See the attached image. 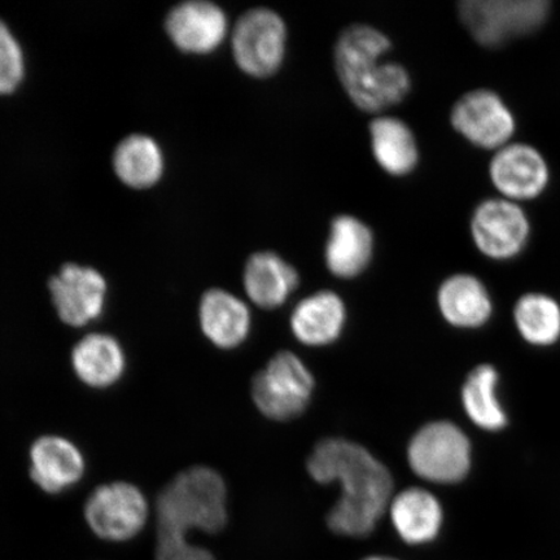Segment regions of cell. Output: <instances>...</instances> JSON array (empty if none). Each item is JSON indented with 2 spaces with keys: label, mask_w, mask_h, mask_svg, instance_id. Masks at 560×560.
I'll list each match as a JSON object with an SVG mask.
<instances>
[{
  "label": "cell",
  "mask_w": 560,
  "mask_h": 560,
  "mask_svg": "<svg viewBox=\"0 0 560 560\" xmlns=\"http://www.w3.org/2000/svg\"><path fill=\"white\" fill-rule=\"evenodd\" d=\"M438 304L445 320L460 328L480 327L492 314V300L486 285L470 275L446 278L440 285Z\"/></svg>",
  "instance_id": "obj_22"
},
{
  "label": "cell",
  "mask_w": 560,
  "mask_h": 560,
  "mask_svg": "<svg viewBox=\"0 0 560 560\" xmlns=\"http://www.w3.org/2000/svg\"><path fill=\"white\" fill-rule=\"evenodd\" d=\"M24 75V56L19 42L0 20V94H11Z\"/></svg>",
  "instance_id": "obj_26"
},
{
  "label": "cell",
  "mask_w": 560,
  "mask_h": 560,
  "mask_svg": "<svg viewBox=\"0 0 560 560\" xmlns=\"http://www.w3.org/2000/svg\"><path fill=\"white\" fill-rule=\"evenodd\" d=\"M73 374L85 387L104 390L115 387L128 370V353L122 342L108 332H89L70 352Z\"/></svg>",
  "instance_id": "obj_15"
},
{
  "label": "cell",
  "mask_w": 560,
  "mask_h": 560,
  "mask_svg": "<svg viewBox=\"0 0 560 560\" xmlns=\"http://www.w3.org/2000/svg\"><path fill=\"white\" fill-rule=\"evenodd\" d=\"M199 326L210 345L231 350L248 339L252 314L248 305L234 293L210 289L200 299Z\"/></svg>",
  "instance_id": "obj_17"
},
{
  "label": "cell",
  "mask_w": 560,
  "mask_h": 560,
  "mask_svg": "<svg viewBox=\"0 0 560 560\" xmlns=\"http://www.w3.org/2000/svg\"><path fill=\"white\" fill-rule=\"evenodd\" d=\"M497 371L492 366L481 365L468 375L462 389L466 415L482 430L499 431L508 423L505 411L497 400Z\"/></svg>",
  "instance_id": "obj_24"
},
{
  "label": "cell",
  "mask_w": 560,
  "mask_h": 560,
  "mask_svg": "<svg viewBox=\"0 0 560 560\" xmlns=\"http://www.w3.org/2000/svg\"><path fill=\"white\" fill-rule=\"evenodd\" d=\"M166 31L182 51L210 54L225 42L229 21L221 7L207 0H190L171 11Z\"/></svg>",
  "instance_id": "obj_14"
},
{
  "label": "cell",
  "mask_w": 560,
  "mask_h": 560,
  "mask_svg": "<svg viewBox=\"0 0 560 560\" xmlns=\"http://www.w3.org/2000/svg\"><path fill=\"white\" fill-rule=\"evenodd\" d=\"M550 9L548 0H465L458 15L476 44L497 48L540 31Z\"/></svg>",
  "instance_id": "obj_4"
},
{
  "label": "cell",
  "mask_w": 560,
  "mask_h": 560,
  "mask_svg": "<svg viewBox=\"0 0 560 560\" xmlns=\"http://www.w3.org/2000/svg\"><path fill=\"white\" fill-rule=\"evenodd\" d=\"M314 385L311 370L296 354L279 352L252 381V400L266 418L285 422L303 415Z\"/></svg>",
  "instance_id": "obj_7"
},
{
  "label": "cell",
  "mask_w": 560,
  "mask_h": 560,
  "mask_svg": "<svg viewBox=\"0 0 560 560\" xmlns=\"http://www.w3.org/2000/svg\"><path fill=\"white\" fill-rule=\"evenodd\" d=\"M388 515L397 536L411 546L435 541L443 529V506L423 488L411 487L394 495Z\"/></svg>",
  "instance_id": "obj_19"
},
{
  "label": "cell",
  "mask_w": 560,
  "mask_h": 560,
  "mask_svg": "<svg viewBox=\"0 0 560 560\" xmlns=\"http://www.w3.org/2000/svg\"><path fill=\"white\" fill-rule=\"evenodd\" d=\"M48 291L61 324L70 328L95 324L107 306V280L90 266L66 264L48 280Z\"/></svg>",
  "instance_id": "obj_10"
},
{
  "label": "cell",
  "mask_w": 560,
  "mask_h": 560,
  "mask_svg": "<svg viewBox=\"0 0 560 560\" xmlns=\"http://www.w3.org/2000/svg\"><path fill=\"white\" fill-rule=\"evenodd\" d=\"M489 177L503 199L520 202L534 200L546 190L550 171L534 145L509 143L490 160Z\"/></svg>",
  "instance_id": "obj_12"
},
{
  "label": "cell",
  "mask_w": 560,
  "mask_h": 560,
  "mask_svg": "<svg viewBox=\"0 0 560 560\" xmlns=\"http://www.w3.org/2000/svg\"><path fill=\"white\" fill-rule=\"evenodd\" d=\"M409 466L420 479L454 485L470 470L471 445L459 427L439 420L425 424L408 446Z\"/></svg>",
  "instance_id": "obj_8"
},
{
  "label": "cell",
  "mask_w": 560,
  "mask_h": 560,
  "mask_svg": "<svg viewBox=\"0 0 560 560\" xmlns=\"http://www.w3.org/2000/svg\"><path fill=\"white\" fill-rule=\"evenodd\" d=\"M114 165L118 178L132 188H147L156 184L164 172L160 147L150 137L130 136L118 144Z\"/></svg>",
  "instance_id": "obj_23"
},
{
  "label": "cell",
  "mask_w": 560,
  "mask_h": 560,
  "mask_svg": "<svg viewBox=\"0 0 560 560\" xmlns=\"http://www.w3.org/2000/svg\"><path fill=\"white\" fill-rule=\"evenodd\" d=\"M318 485L339 482L341 495L326 522L335 535L368 537L388 513L394 479L365 446L346 439H325L315 445L306 464Z\"/></svg>",
  "instance_id": "obj_1"
},
{
  "label": "cell",
  "mask_w": 560,
  "mask_h": 560,
  "mask_svg": "<svg viewBox=\"0 0 560 560\" xmlns=\"http://www.w3.org/2000/svg\"><path fill=\"white\" fill-rule=\"evenodd\" d=\"M453 129L479 149L499 151L513 138L516 121L502 97L489 89L468 91L454 103Z\"/></svg>",
  "instance_id": "obj_9"
},
{
  "label": "cell",
  "mask_w": 560,
  "mask_h": 560,
  "mask_svg": "<svg viewBox=\"0 0 560 560\" xmlns=\"http://www.w3.org/2000/svg\"><path fill=\"white\" fill-rule=\"evenodd\" d=\"M290 322L301 345L325 347L338 340L345 330L347 307L338 293L322 290L301 300Z\"/></svg>",
  "instance_id": "obj_20"
},
{
  "label": "cell",
  "mask_w": 560,
  "mask_h": 560,
  "mask_svg": "<svg viewBox=\"0 0 560 560\" xmlns=\"http://www.w3.org/2000/svg\"><path fill=\"white\" fill-rule=\"evenodd\" d=\"M85 454L74 441L61 435L35 439L30 450V476L34 486L48 495H59L85 479Z\"/></svg>",
  "instance_id": "obj_13"
},
{
  "label": "cell",
  "mask_w": 560,
  "mask_h": 560,
  "mask_svg": "<svg viewBox=\"0 0 560 560\" xmlns=\"http://www.w3.org/2000/svg\"><path fill=\"white\" fill-rule=\"evenodd\" d=\"M289 27L275 10L256 7L245 11L231 31V50L243 73L257 80L270 79L282 68Z\"/></svg>",
  "instance_id": "obj_6"
},
{
  "label": "cell",
  "mask_w": 560,
  "mask_h": 560,
  "mask_svg": "<svg viewBox=\"0 0 560 560\" xmlns=\"http://www.w3.org/2000/svg\"><path fill=\"white\" fill-rule=\"evenodd\" d=\"M228 487L221 474L192 466L175 475L158 495L155 555L188 548L190 534L217 535L229 522Z\"/></svg>",
  "instance_id": "obj_3"
},
{
  "label": "cell",
  "mask_w": 560,
  "mask_h": 560,
  "mask_svg": "<svg viewBox=\"0 0 560 560\" xmlns=\"http://www.w3.org/2000/svg\"><path fill=\"white\" fill-rule=\"evenodd\" d=\"M373 230L353 214L334 217L325 245V264L336 278L352 279L362 275L373 261Z\"/></svg>",
  "instance_id": "obj_16"
},
{
  "label": "cell",
  "mask_w": 560,
  "mask_h": 560,
  "mask_svg": "<svg viewBox=\"0 0 560 560\" xmlns=\"http://www.w3.org/2000/svg\"><path fill=\"white\" fill-rule=\"evenodd\" d=\"M515 322L523 338L536 346H550L560 336V307L542 293H528L517 301Z\"/></svg>",
  "instance_id": "obj_25"
},
{
  "label": "cell",
  "mask_w": 560,
  "mask_h": 560,
  "mask_svg": "<svg viewBox=\"0 0 560 560\" xmlns=\"http://www.w3.org/2000/svg\"><path fill=\"white\" fill-rule=\"evenodd\" d=\"M392 47L387 34L360 23L347 26L335 42L336 74L350 102L362 112L380 115L410 94L409 70L385 59Z\"/></svg>",
  "instance_id": "obj_2"
},
{
  "label": "cell",
  "mask_w": 560,
  "mask_h": 560,
  "mask_svg": "<svg viewBox=\"0 0 560 560\" xmlns=\"http://www.w3.org/2000/svg\"><path fill=\"white\" fill-rule=\"evenodd\" d=\"M361 560H400V559H396V558H392V557H387V556H370V557L363 558Z\"/></svg>",
  "instance_id": "obj_27"
},
{
  "label": "cell",
  "mask_w": 560,
  "mask_h": 560,
  "mask_svg": "<svg viewBox=\"0 0 560 560\" xmlns=\"http://www.w3.org/2000/svg\"><path fill=\"white\" fill-rule=\"evenodd\" d=\"M470 230L482 255L493 260H509L521 254L530 236L527 214L517 202L487 199L475 208Z\"/></svg>",
  "instance_id": "obj_11"
},
{
  "label": "cell",
  "mask_w": 560,
  "mask_h": 560,
  "mask_svg": "<svg viewBox=\"0 0 560 560\" xmlns=\"http://www.w3.org/2000/svg\"><path fill=\"white\" fill-rule=\"evenodd\" d=\"M300 284L295 266L272 250L252 255L244 266L245 295L261 310L271 311L287 303Z\"/></svg>",
  "instance_id": "obj_18"
},
{
  "label": "cell",
  "mask_w": 560,
  "mask_h": 560,
  "mask_svg": "<svg viewBox=\"0 0 560 560\" xmlns=\"http://www.w3.org/2000/svg\"><path fill=\"white\" fill-rule=\"evenodd\" d=\"M83 517L91 534L100 540L126 544L145 529L151 520V503L135 482H104L89 494Z\"/></svg>",
  "instance_id": "obj_5"
},
{
  "label": "cell",
  "mask_w": 560,
  "mask_h": 560,
  "mask_svg": "<svg viewBox=\"0 0 560 560\" xmlns=\"http://www.w3.org/2000/svg\"><path fill=\"white\" fill-rule=\"evenodd\" d=\"M371 151L376 164L392 177H406L417 170L420 153L410 126L394 116H376L369 124Z\"/></svg>",
  "instance_id": "obj_21"
}]
</instances>
